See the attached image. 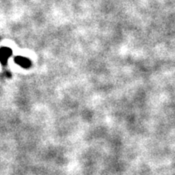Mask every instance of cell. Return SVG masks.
<instances>
[{"mask_svg": "<svg viewBox=\"0 0 175 175\" xmlns=\"http://www.w3.org/2000/svg\"><path fill=\"white\" fill-rule=\"evenodd\" d=\"M16 61L18 64H20L23 67H29L31 65V62H30L29 59L26 58H23V57H17L16 58Z\"/></svg>", "mask_w": 175, "mask_h": 175, "instance_id": "cell-1", "label": "cell"}, {"mask_svg": "<svg viewBox=\"0 0 175 175\" xmlns=\"http://www.w3.org/2000/svg\"><path fill=\"white\" fill-rule=\"evenodd\" d=\"M11 54V50L7 49V48H4L1 50V58H3V59H7L8 58V56Z\"/></svg>", "mask_w": 175, "mask_h": 175, "instance_id": "cell-2", "label": "cell"}]
</instances>
